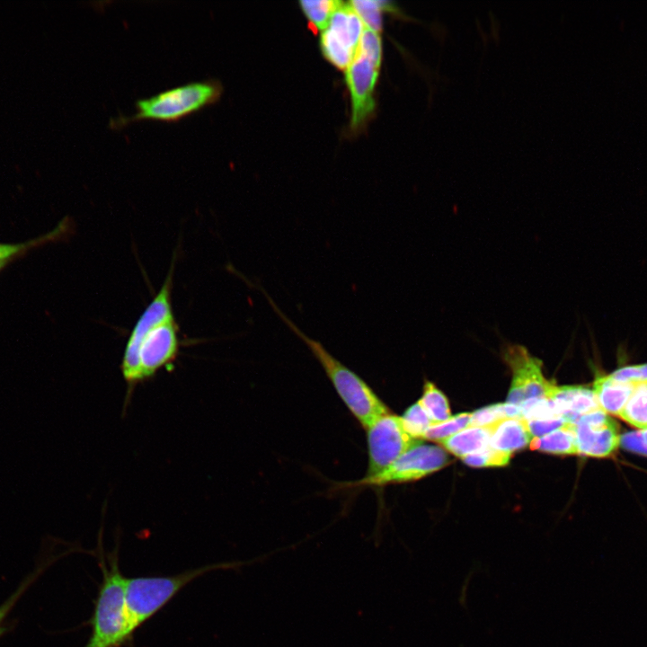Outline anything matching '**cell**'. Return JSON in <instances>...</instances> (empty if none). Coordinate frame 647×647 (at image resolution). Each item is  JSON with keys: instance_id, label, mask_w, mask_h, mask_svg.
I'll return each instance as SVG.
<instances>
[{"instance_id": "obj_27", "label": "cell", "mask_w": 647, "mask_h": 647, "mask_svg": "<svg viewBox=\"0 0 647 647\" xmlns=\"http://www.w3.org/2000/svg\"><path fill=\"white\" fill-rule=\"evenodd\" d=\"M608 376L623 383L634 385L647 383V363L622 367Z\"/></svg>"}, {"instance_id": "obj_14", "label": "cell", "mask_w": 647, "mask_h": 647, "mask_svg": "<svg viewBox=\"0 0 647 647\" xmlns=\"http://www.w3.org/2000/svg\"><path fill=\"white\" fill-rule=\"evenodd\" d=\"M635 386L616 381L607 375L596 377L592 390L602 411L619 415Z\"/></svg>"}, {"instance_id": "obj_26", "label": "cell", "mask_w": 647, "mask_h": 647, "mask_svg": "<svg viewBox=\"0 0 647 647\" xmlns=\"http://www.w3.org/2000/svg\"><path fill=\"white\" fill-rule=\"evenodd\" d=\"M504 419H507L504 403H494L471 413L470 426L489 428Z\"/></svg>"}, {"instance_id": "obj_17", "label": "cell", "mask_w": 647, "mask_h": 647, "mask_svg": "<svg viewBox=\"0 0 647 647\" xmlns=\"http://www.w3.org/2000/svg\"><path fill=\"white\" fill-rule=\"evenodd\" d=\"M69 229V222H67V218H64L53 230L37 238L18 244L0 243V261H9L31 249L57 241L66 235Z\"/></svg>"}, {"instance_id": "obj_19", "label": "cell", "mask_w": 647, "mask_h": 647, "mask_svg": "<svg viewBox=\"0 0 647 647\" xmlns=\"http://www.w3.org/2000/svg\"><path fill=\"white\" fill-rule=\"evenodd\" d=\"M419 402L434 424L452 417L446 395L432 382H425L422 397Z\"/></svg>"}, {"instance_id": "obj_29", "label": "cell", "mask_w": 647, "mask_h": 647, "mask_svg": "<svg viewBox=\"0 0 647 647\" xmlns=\"http://www.w3.org/2000/svg\"><path fill=\"white\" fill-rule=\"evenodd\" d=\"M620 444L628 451L647 456V430L625 433L621 436Z\"/></svg>"}, {"instance_id": "obj_8", "label": "cell", "mask_w": 647, "mask_h": 647, "mask_svg": "<svg viewBox=\"0 0 647 647\" xmlns=\"http://www.w3.org/2000/svg\"><path fill=\"white\" fill-rule=\"evenodd\" d=\"M366 430L368 447L366 476L386 470L418 441L404 431L400 417L389 411L375 419Z\"/></svg>"}, {"instance_id": "obj_18", "label": "cell", "mask_w": 647, "mask_h": 647, "mask_svg": "<svg viewBox=\"0 0 647 647\" xmlns=\"http://www.w3.org/2000/svg\"><path fill=\"white\" fill-rule=\"evenodd\" d=\"M618 416L630 425L647 430V383L635 386Z\"/></svg>"}, {"instance_id": "obj_3", "label": "cell", "mask_w": 647, "mask_h": 647, "mask_svg": "<svg viewBox=\"0 0 647 647\" xmlns=\"http://www.w3.org/2000/svg\"><path fill=\"white\" fill-rule=\"evenodd\" d=\"M102 581L91 617V634L84 647H121L132 639L135 631L129 616L125 580L120 570L118 553L101 556Z\"/></svg>"}, {"instance_id": "obj_2", "label": "cell", "mask_w": 647, "mask_h": 647, "mask_svg": "<svg viewBox=\"0 0 647 647\" xmlns=\"http://www.w3.org/2000/svg\"><path fill=\"white\" fill-rule=\"evenodd\" d=\"M273 311L285 324L307 346L323 367L336 392L348 409L366 429L378 416L389 410L372 388L355 372L334 358L324 345L304 333L275 304L262 287L256 285Z\"/></svg>"}, {"instance_id": "obj_13", "label": "cell", "mask_w": 647, "mask_h": 647, "mask_svg": "<svg viewBox=\"0 0 647 647\" xmlns=\"http://www.w3.org/2000/svg\"><path fill=\"white\" fill-rule=\"evenodd\" d=\"M491 429L489 446L510 455L525 448L533 439L523 419H504Z\"/></svg>"}, {"instance_id": "obj_15", "label": "cell", "mask_w": 647, "mask_h": 647, "mask_svg": "<svg viewBox=\"0 0 647 647\" xmlns=\"http://www.w3.org/2000/svg\"><path fill=\"white\" fill-rule=\"evenodd\" d=\"M491 436V427L470 426L440 441L439 444L448 452L462 458L489 446Z\"/></svg>"}, {"instance_id": "obj_12", "label": "cell", "mask_w": 647, "mask_h": 647, "mask_svg": "<svg viewBox=\"0 0 647 647\" xmlns=\"http://www.w3.org/2000/svg\"><path fill=\"white\" fill-rule=\"evenodd\" d=\"M549 398L554 402L562 417L571 423L587 413L601 410L593 390L581 386L555 385Z\"/></svg>"}, {"instance_id": "obj_24", "label": "cell", "mask_w": 647, "mask_h": 647, "mask_svg": "<svg viewBox=\"0 0 647 647\" xmlns=\"http://www.w3.org/2000/svg\"><path fill=\"white\" fill-rule=\"evenodd\" d=\"M511 455L493 449L490 446L469 454L461 459L473 467L505 466L510 463Z\"/></svg>"}, {"instance_id": "obj_30", "label": "cell", "mask_w": 647, "mask_h": 647, "mask_svg": "<svg viewBox=\"0 0 647 647\" xmlns=\"http://www.w3.org/2000/svg\"><path fill=\"white\" fill-rule=\"evenodd\" d=\"M9 261H0V270L4 269Z\"/></svg>"}, {"instance_id": "obj_11", "label": "cell", "mask_w": 647, "mask_h": 647, "mask_svg": "<svg viewBox=\"0 0 647 647\" xmlns=\"http://www.w3.org/2000/svg\"><path fill=\"white\" fill-rule=\"evenodd\" d=\"M574 429L580 455L607 457L620 445L621 436L616 422L602 410L579 418L574 422Z\"/></svg>"}, {"instance_id": "obj_21", "label": "cell", "mask_w": 647, "mask_h": 647, "mask_svg": "<svg viewBox=\"0 0 647 647\" xmlns=\"http://www.w3.org/2000/svg\"><path fill=\"white\" fill-rule=\"evenodd\" d=\"M400 419L404 431L417 440H421L426 430L434 424L420 402L407 408Z\"/></svg>"}, {"instance_id": "obj_25", "label": "cell", "mask_w": 647, "mask_h": 647, "mask_svg": "<svg viewBox=\"0 0 647 647\" xmlns=\"http://www.w3.org/2000/svg\"><path fill=\"white\" fill-rule=\"evenodd\" d=\"M49 563H42L40 566L33 570L19 585L15 591L0 605V635L4 631V621L13 607L15 606L20 598L30 588V586L37 580V578L44 572Z\"/></svg>"}, {"instance_id": "obj_22", "label": "cell", "mask_w": 647, "mask_h": 647, "mask_svg": "<svg viewBox=\"0 0 647 647\" xmlns=\"http://www.w3.org/2000/svg\"><path fill=\"white\" fill-rule=\"evenodd\" d=\"M471 413H458L446 421L432 424L423 439L440 442L470 426Z\"/></svg>"}, {"instance_id": "obj_4", "label": "cell", "mask_w": 647, "mask_h": 647, "mask_svg": "<svg viewBox=\"0 0 647 647\" xmlns=\"http://www.w3.org/2000/svg\"><path fill=\"white\" fill-rule=\"evenodd\" d=\"M222 92V84L216 79L191 82L137 100L135 113L111 119L110 126L120 129L142 120L175 122L216 103Z\"/></svg>"}, {"instance_id": "obj_7", "label": "cell", "mask_w": 647, "mask_h": 647, "mask_svg": "<svg viewBox=\"0 0 647 647\" xmlns=\"http://www.w3.org/2000/svg\"><path fill=\"white\" fill-rule=\"evenodd\" d=\"M501 357L511 372L508 403L521 405L529 400L549 398L555 384L545 377L540 359L518 344L505 346Z\"/></svg>"}, {"instance_id": "obj_10", "label": "cell", "mask_w": 647, "mask_h": 647, "mask_svg": "<svg viewBox=\"0 0 647 647\" xmlns=\"http://www.w3.org/2000/svg\"><path fill=\"white\" fill-rule=\"evenodd\" d=\"M380 65L381 63L356 51L346 68L345 81L351 97L350 125L353 129L359 128L374 111V89Z\"/></svg>"}, {"instance_id": "obj_16", "label": "cell", "mask_w": 647, "mask_h": 647, "mask_svg": "<svg viewBox=\"0 0 647 647\" xmlns=\"http://www.w3.org/2000/svg\"><path fill=\"white\" fill-rule=\"evenodd\" d=\"M530 448L554 455L578 454L574 423L568 422L551 433L533 439Z\"/></svg>"}, {"instance_id": "obj_6", "label": "cell", "mask_w": 647, "mask_h": 647, "mask_svg": "<svg viewBox=\"0 0 647 647\" xmlns=\"http://www.w3.org/2000/svg\"><path fill=\"white\" fill-rule=\"evenodd\" d=\"M450 459L446 450L439 446L415 442L397 460L383 472L349 483L355 487H381L419 480L448 465Z\"/></svg>"}, {"instance_id": "obj_1", "label": "cell", "mask_w": 647, "mask_h": 647, "mask_svg": "<svg viewBox=\"0 0 647 647\" xmlns=\"http://www.w3.org/2000/svg\"><path fill=\"white\" fill-rule=\"evenodd\" d=\"M174 261L158 293L143 311L127 341L121 373L129 399L135 387L172 366L180 350L179 327L172 306Z\"/></svg>"}, {"instance_id": "obj_20", "label": "cell", "mask_w": 647, "mask_h": 647, "mask_svg": "<svg viewBox=\"0 0 647 647\" xmlns=\"http://www.w3.org/2000/svg\"><path fill=\"white\" fill-rule=\"evenodd\" d=\"M350 4L361 19L363 24L377 33L382 28V12L396 11L395 4L390 1L355 0L350 2Z\"/></svg>"}, {"instance_id": "obj_28", "label": "cell", "mask_w": 647, "mask_h": 647, "mask_svg": "<svg viewBox=\"0 0 647 647\" xmlns=\"http://www.w3.org/2000/svg\"><path fill=\"white\" fill-rule=\"evenodd\" d=\"M525 421L533 439L543 437L568 423V421L563 418L529 420Z\"/></svg>"}, {"instance_id": "obj_5", "label": "cell", "mask_w": 647, "mask_h": 647, "mask_svg": "<svg viewBox=\"0 0 647 647\" xmlns=\"http://www.w3.org/2000/svg\"><path fill=\"white\" fill-rule=\"evenodd\" d=\"M244 563H218L167 576L126 578L127 609L134 631L160 611L180 590L195 579L216 570L234 569Z\"/></svg>"}, {"instance_id": "obj_23", "label": "cell", "mask_w": 647, "mask_h": 647, "mask_svg": "<svg viewBox=\"0 0 647 647\" xmlns=\"http://www.w3.org/2000/svg\"><path fill=\"white\" fill-rule=\"evenodd\" d=\"M340 1H300V6L309 21L319 30L324 31Z\"/></svg>"}, {"instance_id": "obj_9", "label": "cell", "mask_w": 647, "mask_h": 647, "mask_svg": "<svg viewBox=\"0 0 647 647\" xmlns=\"http://www.w3.org/2000/svg\"><path fill=\"white\" fill-rule=\"evenodd\" d=\"M363 30L364 24L350 4L340 1L321 35L324 56L338 68L346 69L356 54Z\"/></svg>"}]
</instances>
